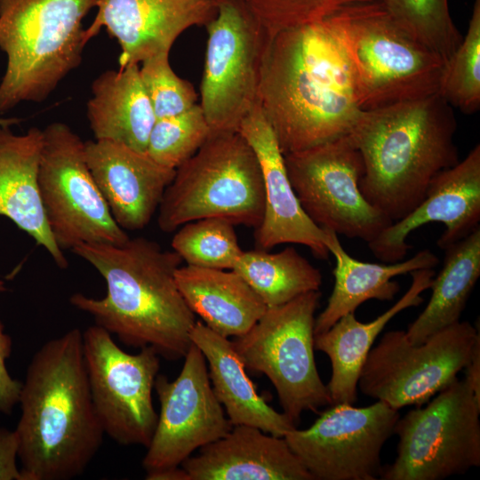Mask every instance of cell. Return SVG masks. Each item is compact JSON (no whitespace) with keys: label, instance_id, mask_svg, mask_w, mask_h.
Listing matches in <instances>:
<instances>
[{"label":"cell","instance_id":"277c9868","mask_svg":"<svg viewBox=\"0 0 480 480\" xmlns=\"http://www.w3.org/2000/svg\"><path fill=\"white\" fill-rule=\"evenodd\" d=\"M452 108L437 92L363 110L348 134L364 161L359 189L392 222L412 212L432 180L460 161Z\"/></svg>","mask_w":480,"mask_h":480},{"label":"cell","instance_id":"4fadbf2b","mask_svg":"<svg viewBox=\"0 0 480 480\" xmlns=\"http://www.w3.org/2000/svg\"><path fill=\"white\" fill-rule=\"evenodd\" d=\"M284 156L296 196L318 227L369 243L393 223L362 195L364 161L348 134Z\"/></svg>","mask_w":480,"mask_h":480},{"label":"cell","instance_id":"f1b7e54d","mask_svg":"<svg viewBox=\"0 0 480 480\" xmlns=\"http://www.w3.org/2000/svg\"><path fill=\"white\" fill-rule=\"evenodd\" d=\"M260 297L267 308L318 291L322 274L293 247L277 252L255 249L243 252L233 269Z\"/></svg>","mask_w":480,"mask_h":480},{"label":"cell","instance_id":"d6a6232c","mask_svg":"<svg viewBox=\"0 0 480 480\" xmlns=\"http://www.w3.org/2000/svg\"><path fill=\"white\" fill-rule=\"evenodd\" d=\"M211 133L200 104L168 117L158 118L146 153L159 164L176 169L189 159Z\"/></svg>","mask_w":480,"mask_h":480},{"label":"cell","instance_id":"2e32d148","mask_svg":"<svg viewBox=\"0 0 480 480\" xmlns=\"http://www.w3.org/2000/svg\"><path fill=\"white\" fill-rule=\"evenodd\" d=\"M154 389L160 412L142 460L146 479L180 468L192 453L224 436L233 425L215 396L205 358L192 343L179 376L157 375Z\"/></svg>","mask_w":480,"mask_h":480},{"label":"cell","instance_id":"4316f807","mask_svg":"<svg viewBox=\"0 0 480 480\" xmlns=\"http://www.w3.org/2000/svg\"><path fill=\"white\" fill-rule=\"evenodd\" d=\"M87 118L95 140L146 152L155 116L139 64L101 73L92 84Z\"/></svg>","mask_w":480,"mask_h":480},{"label":"cell","instance_id":"ac0fdd59","mask_svg":"<svg viewBox=\"0 0 480 480\" xmlns=\"http://www.w3.org/2000/svg\"><path fill=\"white\" fill-rule=\"evenodd\" d=\"M96 7L85 43L104 27L120 46V68L170 54L185 30L206 26L217 14L216 0H98Z\"/></svg>","mask_w":480,"mask_h":480},{"label":"cell","instance_id":"44dd1931","mask_svg":"<svg viewBox=\"0 0 480 480\" xmlns=\"http://www.w3.org/2000/svg\"><path fill=\"white\" fill-rule=\"evenodd\" d=\"M180 467L188 480H313L284 436L235 425Z\"/></svg>","mask_w":480,"mask_h":480},{"label":"cell","instance_id":"cb8c5ba5","mask_svg":"<svg viewBox=\"0 0 480 480\" xmlns=\"http://www.w3.org/2000/svg\"><path fill=\"white\" fill-rule=\"evenodd\" d=\"M189 338L205 358L213 393L233 426L248 425L276 436H284L296 428L284 412H276L257 393L228 338L202 321H196Z\"/></svg>","mask_w":480,"mask_h":480},{"label":"cell","instance_id":"d6986e66","mask_svg":"<svg viewBox=\"0 0 480 480\" xmlns=\"http://www.w3.org/2000/svg\"><path fill=\"white\" fill-rule=\"evenodd\" d=\"M238 132L254 151L262 172L264 212L255 228L256 249L283 244L307 246L318 259H328L324 230L302 209L290 182L284 156L274 131L258 102L242 121Z\"/></svg>","mask_w":480,"mask_h":480},{"label":"cell","instance_id":"8fae6325","mask_svg":"<svg viewBox=\"0 0 480 480\" xmlns=\"http://www.w3.org/2000/svg\"><path fill=\"white\" fill-rule=\"evenodd\" d=\"M479 338L478 328L468 321L451 324L419 344L411 343L405 331L387 332L370 350L358 388L398 411L420 406L465 369Z\"/></svg>","mask_w":480,"mask_h":480},{"label":"cell","instance_id":"1f68e13d","mask_svg":"<svg viewBox=\"0 0 480 480\" xmlns=\"http://www.w3.org/2000/svg\"><path fill=\"white\" fill-rule=\"evenodd\" d=\"M438 93L465 114L479 110L480 0L474 1L467 33L445 62Z\"/></svg>","mask_w":480,"mask_h":480},{"label":"cell","instance_id":"d590c367","mask_svg":"<svg viewBox=\"0 0 480 480\" xmlns=\"http://www.w3.org/2000/svg\"><path fill=\"white\" fill-rule=\"evenodd\" d=\"M12 340L5 332L0 319V413L9 415L19 403L22 382L13 379L6 367V360L11 356Z\"/></svg>","mask_w":480,"mask_h":480},{"label":"cell","instance_id":"ab89813d","mask_svg":"<svg viewBox=\"0 0 480 480\" xmlns=\"http://www.w3.org/2000/svg\"><path fill=\"white\" fill-rule=\"evenodd\" d=\"M6 290L5 283L3 280H0V292H4Z\"/></svg>","mask_w":480,"mask_h":480},{"label":"cell","instance_id":"e0dca14e","mask_svg":"<svg viewBox=\"0 0 480 480\" xmlns=\"http://www.w3.org/2000/svg\"><path fill=\"white\" fill-rule=\"evenodd\" d=\"M480 145L476 144L455 165L439 172L422 201L407 215L382 230L368 247L378 260H403L412 245L408 236L429 222H442L445 230L436 244L440 249L459 242L479 228Z\"/></svg>","mask_w":480,"mask_h":480},{"label":"cell","instance_id":"5b68a950","mask_svg":"<svg viewBox=\"0 0 480 480\" xmlns=\"http://www.w3.org/2000/svg\"><path fill=\"white\" fill-rule=\"evenodd\" d=\"M325 20L344 51L362 110L438 92L444 60L404 30L380 0L347 5Z\"/></svg>","mask_w":480,"mask_h":480},{"label":"cell","instance_id":"836d02e7","mask_svg":"<svg viewBox=\"0 0 480 480\" xmlns=\"http://www.w3.org/2000/svg\"><path fill=\"white\" fill-rule=\"evenodd\" d=\"M268 36L330 17L341 8L379 0H244Z\"/></svg>","mask_w":480,"mask_h":480},{"label":"cell","instance_id":"603a6c76","mask_svg":"<svg viewBox=\"0 0 480 480\" xmlns=\"http://www.w3.org/2000/svg\"><path fill=\"white\" fill-rule=\"evenodd\" d=\"M410 274L412 283L406 292L374 320L362 323L355 313H348L315 335V349L326 354L331 362L332 375L326 386L332 404L356 402L360 372L378 335L397 314L423 302L421 293L430 289L435 271L422 268Z\"/></svg>","mask_w":480,"mask_h":480},{"label":"cell","instance_id":"9c48e42d","mask_svg":"<svg viewBox=\"0 0 480 480\" xmlns=\"http://www.w3.org/2000/svg\"><path fill=\"white\" fill-rule=\"evenodd\" d=\"M424 407L397 420L399 441L383 480H441L480 465V402L467 380L455 379Z\"/></svg>","mask_w":480,"mask_h":480},{"label":"cell","instance_id":"7a4b0ae2","mask_svg":"<svg viewBox=\"0 0 480 480\" xmlns=\"http://www.w3.org/2000/svg\"><path fill=\"white\" fill-rule=\"evenodd\" d=\"M14 429L21 480H69L100 449L104 431L92 400L83 332L73 328L32 356L22 382Z\"/></svg>","mask_w":480,"mask_h":480},{"label":"cell","instance_id":"f546056e","mask_svg":"<svg viewBox=\"0 0 480 480\" xmlns=\"http://www.w3.org/2000/svg\"><path fill=\"white\" fill-rule=\"evenodd\" d=\"M172 247L186 265L218 269H233L244 252L235 225L220 218L185 223L174 234Z\"/></svg>","mask_w":480,"mask_h":480},{"label":"cell","instance_id":"6da1fadb","mask_svg":"<svg viewBox=\"0 0 480 480\" xmlns=\"http://www.w3.org/2000/svg\"><path fill=\"white\" fill-rule=\"evenodd\" d=\"M259 103L284 155L350 133L363 110L344 51L326 20L268 36Z\"/></svg>","mask_w":480,"mask_h":480},{"label":"cell","instance_id":"ffe728a7","mask_svg":"<svg viewBox=\"0 0 480 480\" xmlns=\"http://www.w3.org/2000/svg\"><path fill=\"white\" fill-rule=\"evenodd\" d=\"M84 148L92 175L118 226L124 230L147 227L175 170L146 152L110 140H87Z\"/></svg>","mask_w":480,"mask_h":480},{"label":"cell","instance_id":"52a82bcc","mask_svg":"<svg viewBox=\"0 0 480 480\" xmlns=\"http://www.w3.org/2000/svg\"><path fill=\"white\" fill-rule=\"evenodd\" d=\"M157 212V225L164 233L204 218L258 228L264 212L262 172L241 133L211 132L202 147L175 169Z\"/></svg>","mask_w":480,"mask_h":480},{"label":"cell","instance_id":"74e56055","mask_svg":"<svg viewBox=\"0 0 480 480\" xmlns=\"http://www.w3.org/2000/svg\"><path fill=\"white\" fill-rule=\"evenodd\" d=\"M465 380L480 402V338L476 340L469 362L465 367Z\"/></svg>","mask_w":480,"mask_h":480},{"label":"cell","instance_id":"83f0119b","mask_svg":"<svg viewBox=\"0 0 480 480\" xmlns=\"http://www.w3.org/2000/svg\"><path fill=\"white\" fill-rule=\"evenodd\" d=\"M443 268L432 280L428 303L405 332L412 344L460 320L480 276V227L448 246Z\"/></svg>","mask_w":480,"mask_h":480},{"label":"cell","instance_id":"e575fe53","mask_svg":"<svg viewBox=\"0 0 480 480\" xmlns=\"http://www.w3.org/2000/svg\"><path fill=\"white\" fill-rule=\"evenodd\" d=\"M140 75L156 119L180 114L196 104L194 86L174 73L168 53L142 61Z\"/></svg>","mask_w":480,"mask_h":480},{"label":"cell","instance_id":"484cf974","mask_svg":"<svg viewBox=\"0 0 480 480\" xmlns=\"http://www.w3.org/2000/svg\"><path fill=\"white\" fill-rule=\"evenodd\" d=\"M175 280L195 316L226 338L244 335L267 309L260 297L232 269L180 266Z\"/></svg>","mask_w":480,"mask_h":480},{"label":"cell","instance_id":"8992f818","mask_svg":"<svg viewBox=\"0 0 480 480\" xmlns=\"http://www.w3.org/2000/svg\"><path fill=\"white\" fill-rule=\"evenodd\" d=\"M98 0H0V49L5 72L0 113L42 102L82 62V21Z\"/></svg>","mask_w":480,"mask_h":480},{"label":"cell","instance_id":"5bb4252c","mask_svg":"<svg viewBox=\"0 0 480 480\" xmlns=\"http://www.w3.org/2000/svg\"><path fill=\"white\" fill-rule=\"evenodd\" d=\"M83 351L92 404L105 435L123 445L147 448L158 419L152 391L159 355L150 347L127 353L97 324L83 332Z\"/></svg>","mask_w":480,"mask_h":480},{"label":"cell","instance_id":"ba28073f","mask_svg":"<svg viewBox=\"0 0 480 480\" xmlns=\"http://www.w3.org/2000/svg\"><path fill=\"white\" fill-rule=\"evenodd\" d=\"M320 291L303 293L261 317L233 346L245 368L271 381L284 412L296 424L302 412L332 405L327 386L316 365L315 313Z\"/></svg>","mask_w":480,"mask_h":480},{"label":"cell","instance_id":"7c38bea8","mask_svg":"<svg viewBox=\"0 0 480 480\" xmlns=\"http://www.w3.org/2000/svg\"><path fill=\"white\" fill-rule=\"evenodd\" d=\"M201 83L203 113L211 132H238L259 102L261 62L268 38L244 0H216Z\"/></svg>","mask_w":480,"mask_h":480},{"label":"cell","instance_id":"3957f363","mask_svg":"<svg viewBox=\"0 0 480 480\" xmlns=\"http://www.w3.org/2000/svg\"><path fill=\"white\" fill-rule=\"evenodd\" d=\"M71 251L90 263L107 285L100 299L72 294L73 307L127 346L150 347L167 360L186 356L196 320L176 284L182 260L174 251L145 237L129 238L121 245L80 244Z\"/></svg>","mask_w":480,"mask_h":480},{"label":"cell","instance_id":"4dcf8cb0","mask_svg":"<svg viewBox=\"0 0 480 480\" xmlns=\"http://www.w3.org/2000/svg\"><path fill=\"white\" fill-rule=\"evenodd\" d=\"M393 19L444 62L462 40L448 0H380Z\"/></svg>","mask_w":480,"mask_h":480},{"label":"cell","instance_id":"d4e9b609","mask_svg":"<svg viewBox=\"0 0 480 480\" xmlns=\"http://www.w3.org/2000/svg\"><path fill=\"white\" fill-rule=\"evenodd\" d=\"M322 228L326 236L324 244L334 256L336 264L333 289L326 307L315 320V335L329 329L341 316L355 313L366 300H392L400 290L398 283L392 280L394 277L418 269L434 268L439 263L429 249L390 264L361 261L344 250L334 231Z\"/></svg>","mask_w":480,"mask_h":480},{"label":"cell","instance_id":"f35d334b","mask_svg":"<svg viewBox=\"0 0 480 480\" xmlns=\"http://www.w3.org/2000/svg\"><path fill=\"white\" fill-rule=\"evenodd\" d=\"M23 119L20 117H0V125H15L22 122Z\"/></svg>","mask_w":480,"mask_h":480},{"label":"cell","instance_id":"7402d4cb","mask_svg":"<svg viewBox=\"0 0 480 480\" xmlns=\"http://www.w3.org/2000/svg\"><path fill=\"white\" fill-rule=\"evenodd\" d=\"M43 130L31 127L15 134L0 125V215L32 237L64 269L68 266L46 221L40 198L37 172Z\"/></svg>","mask_w":480,"mask_h":480},{"label":"cell","instance_id":"30bf717a","mask_svg":"<svg viewBox=\"0 0 480 480\" xmlns=\"http://www.w3.org/2000/svg\"><path fill=\"white\" fill-rule=\"evenodd\" d=\"M37 184L47 224L62 251L87 243L121 245L130 238L92 175L84 141L67 124L54 122L43 130Z\"/></svg>","mask_w":480,"mask_h":480},{"label":"cell","instance_id":"9a60e30c","mask_svg":"<svg viewBox=\"0 0 480 480\" xmlns=\"http://www.w3.org/2000/svg\"><path fill=\"white\" fill-rule=\"evenodd\" d=\"M399 417L381 401L365 407L334 404L310 427L284 437L313 480H376L382 447Z\"/></svg>","mask_w":480,"mask_h":480},{"label":"cell","instance_id":"8d00e7d4","mask_svg":"<svg viewBox=\"0 0 480 480\" xmlns=\"http://www.w3.org/2000/svg\"><path fill=\"white\" fill-rule=\"evenodd\" d=\"M17 460L18 439L15 431L0 427V480H21Z\"/></svg>","mask_w":480,"mask_h":480}]
</instances>
